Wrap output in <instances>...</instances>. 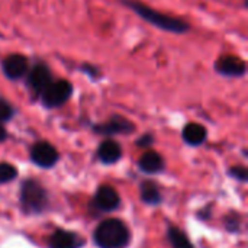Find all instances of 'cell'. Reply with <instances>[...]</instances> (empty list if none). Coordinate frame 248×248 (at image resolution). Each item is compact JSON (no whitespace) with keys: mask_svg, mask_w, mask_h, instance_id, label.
I'll return each mask as SVG.
<instances>
[{"mask_svg":"<svg viewBox=\"0 0 248 248\" xmlns=\"http://www.w3.org/2000/svg\"><path fill=\"white\" fill-rule=\"evenodd\" d=\"M119 1L126 9H129L132 13H135L138 17H141L142 20H145L147 23H150L151 26H154L160 31L170 32L174 35H183V33L189 32L192 28L187 20H185L179 16L163 13L141 0H119Z\"/></svg>","mask_w":248,"mask_h":248,"instance_id":"cell-1","label":"cell"},{"mask_svg":"<svg viewBox=\"0 0 248 248\" xmlns=\"http://www.w3.org/2000/svg\"><path fill=\"white\" fill-rule=\"evenodd\" d=\"M93 238L99 248H126L131 235L122 221L106 219L96 228Z\"/></svg>","mask_w":248,"mask_h":248,"instance_id":"cell-2","label":"cell"},{"mask_svg":"<svg viewBox=\"0 0 248 248\" xmlns=\"http://www.w3.org/2000/svg\"><path fill=\"white\" fill-rule=\"evenodd\" d=\"M20 205L25 214L39 215L48 206V193L36 180H25L20 187Z\"/></svg>","mask_w":248,"mask_h":248,"instance_id":"cell-3","label":"cell"},{"mask_svg":"<svg viewBox=\"0 0 248 248\" xmlns=\"http://www.w3.org/2000/svg\"><path fill=\"white\" fill-rule=\"evenodd\" d=\"M74 94V86L65 78H54L51 84L39 96V102L45 109L62 108Z\"/></svg>","mask_w":248,"mask_h":248,"instance_id":"cell-4","label":"cell"},{"mask_svg":"<svg viewBox=\"0 0 248 248\" xmlns=\"http://www.w3.org/2000/svg\"><path fill=\"white\" fill-rule=\"evenodd\" d=\"M52 80H54L52 70H51V67L44 60L35 61L29 67L28 74L25 76L26 87L29 89V92L33 96V99H39V96L51 84Z\"/></svg>","mask_w":248,"mask_h":248,"instance_id":"cell-5","label":"cell"},{"mask_svg":"<svg viewBox=\"0 0 248 248\" xmlns=\"http://www.w3.org/2000/svg\"><path fill=\"white\" fill-rule=\"evenodd\" d=\"M137 126L132 121H129L128 118L122 116V115H112L108 121L102 122V124H94L92 125V131L97 135L102 137H115V135H129L132 132H135Z\"/></svg>","mask_w":248,"mask_h":248,"instance_id":"cell-6","label":"cell"},{"mask_svg":"<svg viewBox=\"0 0 248 248\" xmlns=\"http://www.w3.org/2000/svg\"><path fill=\"white\" fill-rule=\"evenodd\" d=\"M31 67V60L25 54L13 52L1 58L0 68L3 76L10 81H19L25 78Z\"/></svg>","mask_w":248,"mask_h":248,"instance_id":"cell-7","label":"cell"},{"mask_svg":"<svg viewBox=\"0 0 248 248\" xmlns=\"http://www.w3.org/2000/svg\"><path fill=\"white\" fill-rule=\"evenodd\" d=\"M214 71L227 78H241L247 74V62L238 55H221L214 62Z\"/></svg>","mask_w":248,"mask_h":248,"instance_id":"cell-8","label":"cell"},{"mask_svg":"<svg viewBox=\"0 0 248 248\" xmlns=\"http://www.w3.org/2000/svg\"><path fill=\"white\" fill-rule=\"evenodd\" d=\"M29 157H31V161L41 169H51L60 160V154H58L57 148L52 144H49L48 141L35 142L31 147Z\"/></svg>","mask_w":248,"mask_h":248,"instance_id":"cell-9","label":"cell"},{"mask_svg":"<svg viewBox=\"0 0 248 248\" xmlns=\"http://www.w3.org/2000/svg\"><path fill=\"white\" fill-rule=\"evenodd\" d=\"M119 205H121V198L118 192L112 186H108V185L97 187L92 201V206L97 212H112V211H116Z\"/></svg>","mask_w":248,"mask_h":248,"instance_id":"cell-10","label":"cell"},{"mask_svg":"<svg viewBox=\"0 0 248 248\" xmlns=\"http://www.w3.org/2000/svg\"><path fill=\"white\" fill-rule=\"evenodd\" d=\"M49 248H81L84 246V240L73 231L57 230L48 241Z\"/></svg>","mask_w":248,"mask_h":248,"instance_id":"cell-11","label":"cell"},{"mask_svg":"<svg viewBox=\"0 0 248 248\" xmlns=\"http://www.w3.org/2000/svg\"><path fill=\"white\" fill-rule=\"evenodd\" d=\"M97 158L103 164H115L122 158V147L115 140H105L97 148Z\"/></svg>","mask_w":248,"mask_h":248,"instance_id":"cell-12","label":"cell"},{"mask_svg":"<svg viewBox=\"0 0 248 248\" xmlns=\"http://www.w3.org/2000/svg\"><path fill=\"white\" fill-rule=\"evenodd\" d=\"M182 138L187 145L199 147V145L205 144V141L208 138V129L202 124L189 122L185 125V128L182 131Z\"/></svg>","mask_w":248,"mask_h":248,"instance_id":"cell-13","label":"cell"},{"mask_svg":"<svg viewBox=\"0 0 248 248\" xmlns=\"http://www.w3.org/2000/svg\"><path fill=\"white\" fill-rule=\"evenodd\" d=\"M138 167L145 174H157L164 170L166 163L161 154H158L157 151H147L140 157Z\"/></svg>","mask_w":248,"mask_h":248,"instance_id":"cell-14","label":"cell"},{"mask_svg":"<svg viewBox=\"0 0 248 248\" xmlns=\"http://www.w3.org/2000/svg\"><path fill=\"white\" fill-rule=\"evenodd\" d=\"M141 201L147 205H160L163 201V196L160 193L158 186L151 182L145 180L141 183Z\"/></svg>","mask_w":248,"mask_h":248,"instance_id":"cell-15","label":"cell"},{"mask_svg":"<svg viewBox=\"0 0 248 248\" xmlns=\"http://www.w3.org/2000/svg\"><path fill=\"white\" fill-rule=\"evenodd\" d=\"M167 237H169V241H170V244H171L173 248H195L193 244L189 241L187 235L182 230H179L176 227H170L169 228Z\"/></svg>","mask_w":248,"mask_h":248,"instance_id":"cell-16","label":"cell"},{"mask_svg":"<svg viewBox=\"0 0 248 248\" xmlns=\"http://www.w3.org/2000/svg\"><path fill=\"white\" fill-rule=\"evenodd\" d=\"M16 115V109L12 106V103L3 97H0V125H4L10 122Z\"/></svg>","mask_w":248,"mask_h":248,"instance_id":"cell-17","label":"cell"},{"mask_svg":"<svg viewBox=\"0 0 248 248\" xmlns=\"http://www.w3.org/2000/svg\"><path fill=\"white\" fill-rule=\"evenodd\" d=\"M17 177V170L9 163H0V185L10 183Z\"/></svg>","mask_w":248,"mask_h":248,"instance_id":"cell-18","label":"cell"},{"mask_svg":"<svg viewBox=\"0 0 248 248\" xmlns=\"http://www.w3.org/2000/svg\"><path fill=\"white\" fill-rule=\"evenodd\" d=\"M80 71L84 73L89 78H92V80H94V81L102 78V71H100V68L96 67V65H93V64H89V62L81 64V65H80Z\"/></svg>","mask_w":248,"mask_h":248,"instance_id":"cell-19","label":"cell"},{"mask_svg":"<svg viewBox=\"0 0 248 248\" xmlns=\"http://www.w3.org/2000/svg\"><path fill=\"white\" fill-rule=\"evenodd\" d=\"M241 227V218L238 214H231L225 219V228L231 232H238Z\"/></svg>","mask_w":248,"mask_h":248,"instance_id":"cell-20","label":"cell"},{"mask_svg":"<svg viewBox=\"0 0 248 248\" xmlns=\"http://www.w3.org/2000/svg\"><path fill=\"white\" fill-rule=\"evenodd\" d=\"M230 176H232L234 179H237L240 182H247L248 171L244 166H234L230 169Z\"/></svg>","mask_w":248,"mask_h":248,"instance_id":"cell-21","label":"cell"},{"mask_svg":"<svg viewBox=\"0 0 248 248\" xmlns=\"http://www.w3.org/2000/svg\"><path fill=\"white\" fill-rule=\"evenodd\" d=\"M154 141H155V138H154V135L153 134H144V135H141L138 140H137V147H140V148H150L153 144H154Z\"/></svg>","mask_w":248,"mask_h":248,"instance_id":"cell-22","label":"cell"},{"mask_svg":"<svg viewBox=\"0 0 248 248\" xmlns=\"http://www.w3.org/2000/svg\"><path fill=\"white\" fill-rule=\"evenodd\" d=\"M6 138H7V131H6L4 125H0V142L6 141Z\"/></svg>","mask_w":248,"mask_h":248,"instance_id":"cell-23","label":"cell"},{"mask_svg":"<svg viewBox=\"0 0 248 248\" xmlns=\"http://www.w3.org/2000/svg\"><path fill=\"white\" fill-rule=\"evenodd\" d=\"M211 208H212V206L209 205V206H208V208H206L203 212H201V215H199V217H201L202 219H206V218H209V211H211Z\"/></svg>","mask_w":248,"mask_h":248,"instance_id":"cell-24","label":"cell"}]
</instances>
